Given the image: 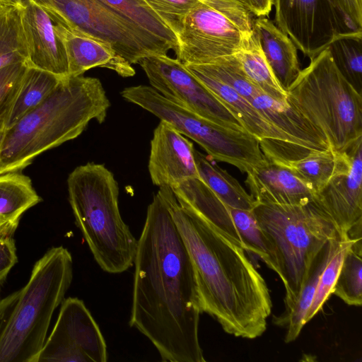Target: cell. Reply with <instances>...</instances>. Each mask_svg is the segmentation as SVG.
<instances>
[{"instance_id": "cell-1", "label": "cell", "mask_w": 362, "mask_h": 362, "mask_svg": "<svg viewBox=\"0 0 362 362\" xmlns=\"http://www.w3.org/2000/svg\"><path fill=\"white\" fill-rule=\"evenodd\" d=\"M134 264L129 326L150 340L163 361L204 362L192 260L158 192L148 206Z\"/></svg>"}, {"instance_id": "cell-2", "label": "cell", "mask_w": 362, "mask_h": 362, "mask_svg": "<svg viewBox=\"0 0 362 362\" xmlns=\"http://www.w3.org/2000/svg\"><path fill=\"white\" fill-rule=\"evenodd\" d=\"M158 193L165 202L189 254L202 313L228 334L255 339L267 329L272 303L267 284L230 235L178 203L170 187Z\"/></svg>"}, {"instance_id": "cell-3", "label": "cell", "mask_w": 362, "mask_h": 362, "mask_svg": "<svg viewBox=\"0 0 362 362\" xmlns=\"http://www.w3.org/2000/svg\"><path fill=\"white\" fill-rule=\"evenodd\" d=\"M110 107L98 78H63L41 104L6 131L0 174L21 172L44 151L78 137L92 119L103 122Z\"/></svg>"}, {"instance_id": "cell-4", "label": "cell", "mask_w": 362, "mask_h": 362, "mask_svg": "<svg viewBox=\"0 0 362 362\" xmlns=\"http://www.w3.org/2000/svg\"><path fill=\"white\" fill-rule=\"evenodd\" d=\"M72 279L70 252L52 247L35 263L27 284L0 299V362L37 361Z\"/></svg>"}, {"instance_id": "cell-5", "label": "cell", "mask_w": 362, "mask_h": 362, "mask_svg": "<svg viewBox=\"0 0 362 362\" xmlns=\"http://www.w3.org/2000/svg\"><path fill=\"white\" fill-rule=\"evenodd\" d=\"M67 187L76 224L97 264L110 274L132 267L138 240L122 218L113 173L103 164L89 162L69 174Z\"/></svg>"}, {"instance_id": "cell-6", "label": "cell", "mask_w": 362, "mask_h": 362, "mask_svg": "<svg viewBox=\"0 0 362 362\" xmlns=\"http://www.w3.org/2000/svg\"><path fill=\"white\" fill-rule=\"evenodd\" d=\"M252 211L267 243L271 269L284 285L286 311L298 297L316 254L343 232L313 201L298 205L257 202Z\"/></svg>"}, {"instance_id": "cell-7", "label": "cell", "mask_w": 362, "mask_h": 362, "mask_svg": "<svg viewBox=\"0 0 362 362\" xmlns=\"http://www.w3.org/2000/svg\"><path fill=\"white\" fill-rule=\"evenodd\" d=\"M286 93L289 105L334 150L346 151L362 138V95L338 70L327 49L310 59Z\"/></svg>"}, {"instance_id": "cell-8", "label": "cell", "mask_w": 362, "mask_h": 362, "mask_svg": "<svg viewBox=\"0 0 362 362\" xmlns=\"http://www.w3.org/2000/svg\"><path fill=\"white\" fill-rule=\"evenodd\" d=\"M72 30L109 45L130 64L167 55L173 47L138 28L101 0H33Z\"/></svg>"}, {"instance_id": "cell-9", "label": "cell", "mask_w": 362, "mask_h": 362, "mask_svg": "<svg viewBox=\"0 0 362 362\" xmlns=\"http://www.w3.org/2000/svg\"><path fill=\"white\" fill-rule=\"evenodd\" d=\"M121 95L170 124L202 146L213 160L242 169L253 156L255 139L250 133L211 122L170 102L151 86L125 88Z\"/></svg>"}, {"instance_id": "cell-10", "label": "cell", "mask_w": 362, "mask_h": 362, "mask_svg": "<svg viewBox=\"0 0 362 362\" xmlns=\"http://www.w3.org/2000/svg\"><path fill=\"white\" fill-rule=\"evenodd\" d=\"M138 64L151 86L170 102L221 126L246 130L230 109L177 58L152 55Z\"/></svg>"}, {"instance_id": "cell-11", "label": "cell", "mask_w": 362, "mask_h": 362, "mask_svg": "<svg viewBox=\"0 0 362 362\" xmlns=\"http://www.w3.org/2000/svg\"><path fill=\"white\" fill-rule=\"evenodd\" d=\"M275 23L310 59L339 35L359 31L337 0H274Z\"/></svg>"}, {"instance_id": "cell-12", "label": "cell", "mask_w": 362, "mask_h": 362, "mask_svg": "<svg viewBox=\"0 0 362 362\" xmlns=\"http://www.w3.org/2000/svg\"><path fill=\"white\" fill-rule=\"evenodd\" d=\"M37 362H106L107 346L84 302L64 298Z\"/></svg>"}, {"instance_id": "cell-13", "label": "cell", "mask_w": 362, "mask_h": 362, "mask_svg": "<svg viewBox=\"0 0 362 362\" xmlns=\"http://www.w3.org/2000/svg\"><path fill=\"white\" fill-rule=\"evenodd\" d=\"M251 35H246L223 14L202 3L186 16L177 35L175 54L184 64H209L237 54Z\"/></svg>"}, {"instance_id": "cell-14", "label": "cell", "mask_w": 362, "mask_h": 362, "mask_svg": "<svg viewBox=\"0 0 362 362\" xmlns=\"http://www.w3.org/2000/svg\"><path fill=\"white\" fill-rule=\"evenodd\" d=\"M347 151L349 169L332 177L313 200L346 233L362 221V138Z\"/></svg>"}, {"instance_id": "cell-15", "label": "cell", "mask_w": 362, "mask_h": 362, "mask_svg": "<svg viewBox=\"0 0 362 362\" xmlns=\"http://www.w3.org/2000/svg\"><path fill=\"white\" fill-rule=\"evenodd\" d=\"M260 146L265 158L289 169L310 186L314 194L332 177L349 168L348 151L340 152L332 147L325 150L312 149L272 140L261 141Z\"/></svg>"}, {"instance_id": "cell-16", "label": "cell", "mask_w": 362, "mask_h": 362, "mask_svg": "<svg viewBox=\"0 0 362 362\" xmlns=\"http://www.w3.org/2000/svg\"><path fill=\"white\" fill-rule=\"evenodd\" d=\"M21 18L27 47V66L60 78L69 76L66 49L54 18L33 0L25 1L21 7Z\"/></svg>"}, {"instance_id": "cell-17", "label": "cell", "mask_w": 362, "mask_h": 362, "mask_svg": "<svg viewBox=\"0 0 362 362\" xmlns=\"http://www.w3.org/2000/svg\"><path fill=\"white\" fill-rule=\"evenodd\" d=\"M191 141L167 122L160 120L151 141L148 172L158 187H173L199 177Z\"/></svg>"}, {"instance_id": "cell-18", "label": "cell", "mask_w": 362, "mask_h": 362, "mask_svg": "<svg viewBox=\"0 0 362 362\" xmlns=\"http://www.w3.org/2000/svg\"><path fill=\"white\" fill-rule=\"evenodd\" d=\"M246 174L245 184L257 203L298 205L313 200L310 186L287 168L265 157Z\"/></svg>"}, {"instance_id": "cell-19", "label": "cell", "mask_w": 362, "mask_h": 362, "mask_svg": "<svg viewBox=\"0 0 362 362\" xmlns=\"http://www.w3.org/2000/svg\"><path fill=\"white\" fill-rule=\"evenodd\" d=\"M63 40L69 66V76L83 75L86 71L102 67L122 77L135 75V70L125 59L109 45L92 37L72 30L56 19Z\"/></svg>"}, {"instance_id": "cell-20", "label": "cell", "mask_w": 362, "mask_h": 362, "mask_svg": "<svg viewBox=\"0 0 362 362\" xmlns=\"http://www.w3.org/2000/svg\"><path fill=\"white\" fill-rule=\"evenodd\" d=\"M186 68L214 94L235 115L244 128L259 141L272 140L300 146L296 140L284 133L252 103L232 88L202 72L190 64Z\"/></svg>"}, {"instance_id": "cell-21", "label": "cell", "mask_w": 362, "mask_h": 362, "mask_svg": "<svg viewBox=\"0 0 362 362\" xmlns=\"http://www.w3.org/2000/svg\"><path fill=\"white\" fill-rule=\"evenodd\" d=\"M253 30L268 64L286 91L301 70L296 46L285 33L266 17L253 19Z\"/></svg>"}, {"instance_id": "cell-22", "label": "cell", "mask_w": 362, "mask_h": 362, "mask_svg": "<svg viewBox=\"0 0 362 362\" xmlns=\"http://www.w3.org/2000/svg\"><path fill=\"white\" fill-rule=\"evenodd\" d=\"M345 233H342L329 240L319 250L310 264L298 296L291 307L274 317V322L276 325L286 329L284 339L286 343L296 340L305 325V317L312 303L320 276Z\"/></svg>"}, {"instance_id": "cell-23", "label": "cell", "mask_w": 362, "mask_h": 362, "mask_svg": "<svg viewBox=\"0 0 362 362\" xmlns=\"http://www.w3.org/2000/svg\"><path fill=\"white\" fill-rule=\"evenodd\" d=\"M251 102L265 117L300 146L317 150L330 147L326 138L287 102L275 100L266 94L257 95Z\"/></svg>"}, {"instance_id": "cell-24", "label": "cell", "mask_w": 362, "mask_h": 362, "mask_svg": "<svg viewBox=\"0 0 362 362\" xmlns=\"http://www.w3.org/2000/svg\"><path fill=\"white\" fill-rule=\"evenodd\" d=\"M171 189L181 206L205 218L242 245L228 206L199 177L186 180Z\"/></svg>"}, {"instance_id": "cell-25", "label": "cell", "mask_w": 362, "mask_h": 362, "mask_svg": "<svg viewBox=\"0 0 362 362\" xmlns=\"http://www.w3.org/2000/svg\"><path fill=\"white\" fill-rule=\"evenodd\" d=\"M194 155L199 178L224 204L252 210L257 202L235 178L195 148Z\"/></svg>"}, {"instance_id": "cell-26", "label": "cell", "mask_w": 362, "mask_h": 362, "mask_svg": "<svg viewBox=\"0 0 362 362\" xmlns=\"http://www.w3.org/2000/svg\"><path fill=\"white\" fill-rule=\"evenodd\" d=\"M41 202L31 180L21 172L0 174V221L19 223L30 208Z\"/></svg>"}, {"instance_id": "cell-27", "label": "cell", "mask_w": 362, "mask_h": 362, "mask_svg": "<svg viewBox=\"0 0 362 362\" xmlns=\"http://www.w3.org/2000/svg\"><path fill=\"white\" fill-rule=\"evenodd\" d=\"M62 78L52 73L28 66L13 104L6 130L41 104L55 90Z\"/></svg>"}, {"instance_id": "cell-28", "label": "cell", "mask_w": 362, "mask_h": 362, "mask_svg": "<svg viewBox=\"0 0 362 362\" xmlns=\"http://www.w3.org/2000/svg\"><path fill=\"white\" fill-rule=\"evenodd\" d=\"M235 56L246 76L264 94L275 100L287 102V93L268 64L254 30Z\"/></svg>"}, {"instance_id": "cell-29", "label": "cell", "mask_w": 362, "mask_h": 362, "mask_svg": "<svg viewBox=\"0 0 362 362\" xmlns=\"http://www.w3.org/2000/svg\"><path fill=\"white\" fill-rule=\"evenodd\" d=\"M28 53L21 7L0 4V69L25 63Z\"/></svg>"}, {"instance_id": "cell-30", "label": "cell", "mask_w": 362, "mask_h": 362, "mask_svg": "<svg viewBox=\"0 0 362 362\" xmlns=\"http://www.w3.org/2000/svg\"><path fill=\"white\" fill-rule=\"evenodd\" d=\"M326 49L342 76L362 95V30L338 35Z\"/></svg>"}, {"instance_id": "cell-31", "label": "cell", "mask_w": 362, "mask_h": 362, "mask_svg": "<svg viewBox=\"0 0 362 362\" xmlns=\"http://www.w3.org/2000/svg\"><path fill=\"white\" fill-rule=\"evenodd\" d=\"M128 21L170 45L176 54V35L144 0H101Z\"/></svg>"}, {"instance_id": "cell-32", "label": "cell", "mask_w": 362, "mask_h": 362, "mask_svg": "<svg viewBox=\"0 0 362 362\" xmlns=\"http://www.w3.org/2000/svg\"><path fill=\"white\" fill-rule=\"evenodd\" d=\"M362 243L356 238L346 252L332 294L349 305L362 304Z\"/></svg>"}, {"instance_id": "cell-33", "label": "cell", "mask_w": 362, "mask_h": 362, "mask_svg": "<svg viewBox=\"0 0 362 362\" xmlns=\"http://www.w3.org/2000/svg\"><path fill=\"white\" fill-rule=\"evenodd\" d=\"M190 65L232 88L250 101L257 95L264 94L246 76L235 54L218 59L209 64Z\"/></svg>"}, {"instance_id": "cell-34", "label": "cell", "mask_w": 362, "mask_h": 362, "mask_svg": "<svg viewBox=\"0 0 362 362\" xmlns=\"http://www.w3.org/2000/svg\"><path fill=\"white\" fill-rule=\"evenodd\" d=\"M228 208L245 252L257 255L272 268V258L267 243L252 211L230 206Z\"/></svg>"}, {"instance_id": "cell-35", "label": "cell", "mask_w": 362, "mask_h": 362, "mask_svg": "<svg viewBox=\"0 0 362 362\" xmlns=\"http://www.w3.org/2000/svg\"><path fill=\"white\" fill-rule=\"evenodd\" d=\"M351 238L345 233L336 250L322 271L314 294L312 303L305 317V324H307L322 309L325 302L332 294L344 255L356 238Z\"/></svg>"}, {"instance_id": "cell-36", "label": "cell", "mask_w": 362, "mask_h": 362, "mask_svg": "<svg viewBox=\"0 0 362 362\" xmlns=\"http://www.w3.org/2000/svg\"><path fill=\"white\" fill-rule=\"evenodd\" d=\"M28 66L11 64L0 69V146L6 131L9 115Z\"/></svg>"}, {"instance_id": "cell-37", "label": "cell", "mask_w": 362, "mask_h": 362, "mask_svg": "<svg viewBox=\"0 0 362 362\" xmlns=\"http://www.w3.org/2000/svg\"><path fill=\"white\" fill-rule=\"evenodd\" d=\"M165 25L176 35L186 16L202 4L199 0H144Z\"/></svg>"}, {"instance_id": "cell-38", "label": "cell", "mask_w": 362, "mask_h": 362, "mask_svg": "<svg viewBox=\"0 0 362 362\" xmlns=\"http://www.w3.org/2000/svg\"><path fill=\"white\" fill-rule=\"evenodd\" d=\"M223 14L246 35L253 33V16L244 5L243 0H199Z\"/></svg>"}, {"instance_id": "cell-39", "label": "cell", "mask_w": 362, "mask_h": 362, "mask_svg": "<svg viewBox=\"0 0 362 362\" xmlns=\"http://www.w3.org/2000/svg\"><path fill=\"white\" fill-rule=\"evenodd\" d=\"M18 262L16 247L13 237L0 238V286Z\"/></svg>"}, {"instance_id": "cell-40", "label": "cell", "mask_w": 362, "mask_h": 362, "mask_svg": "<svg viewBox=\"0 0 362 362\" xmlns=\"http://www.w3.org/2000/svg\"><path fill=\"white\" fill-rule=\"evenodd\" d=\"M346 17L357 30H362V0H337Z\"/></svg>"}, {"instance_id": "cell-41", "label": "cell", "mask_w": 362, "mask_h": 362, "mask_svg": "<svg viewBox=\"0 0 362 362\" xmlns=\"http://www.w3.org/2000/svg\"><path fill=\"white\" fill-rule=\"evenodd\" d=\"M243 3L252 16L266 17L272 11L274 0H243Z\"/></svg>"}, {"instance_id": "cell-42", "label": "cell", "mask_w": 362, "mask_h": 362, "mask_svg": "<svg viewBox=\"0 0 362 362\" xmlns=\"http://www.w3.org/2000/svg\"><path fill=\"white\" fill-rule=\"evenodd\" d=\"M18 224L0 221V238L13 237Z\"/></svg>"}, {"instance_id": "cell-43", "label": "cell", "mask_w": 362, "mask_h": 362, "mask_svg": "<svg viewBox=\"0 0 362 362\" xmlns=\"http://www.w3.org/2000/svg\"><path fill=\"white\" fill-rule=\"evenodd\" d=\"M25 0H0V4L21 7Z\"/></svg>"}]
</instances>
